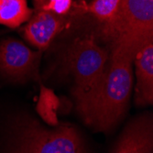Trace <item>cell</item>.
<instances>
[{
    "label": "cell",
    "instance_id": "obj_11",
    "mask_svg": "<svg viewBox=\"0 0 153 153\" xmlns=\"http://www.w3.org/2000/svg\"><path fill=\"white\" fill-rule=\"evenodd\" d=\"M122 0H93L86 10L101 23L112 19L118 9Z\"/></svg>",
    "mask_w": 153,
    "mask_h": 153
},
{
    "label": "cell",
    "instance_id": "obj_7",
    "mask_svg": "<svg viewBox=\"0 0 153 153\" xmlns=\"http://www.w3.org/2000/svg\"><path fill=\"white\" fill-rule=\"evenodd\" d=\"M112 153H153L152 116L145 113L131 120Z\"/></svg>",
    "mask_w": 153,
    "mask_h": 153
},
{
    "label": "cell",
    "instance_id": "obj_2",
    "mask_svg": "<svg viewBox=\"0 0 153 153\" xmlns=\"http://www.w3.org/2000/svg\"><path fill=\"white\" fill-rule=\"evenodd\" d=\"M102 25L101 34L111 44L109 54L134 61L137 52L153 41V0H122L116 15Z\"/></svg>",
    "mask_w": 153,
    "mask_h": 153
},
{
    "label": "cell",
    "instance_id": "obj_5",
    "mask_svg": "<svg viewBox=\"0 0 153 153\" xmlns=\"http://www.w3.org/2000/svg\"><path fill=\"white\" fill-rule=\"evenodd\" d=\"M41 53L16 39H4L0 42V74L14 82L39 81Z\"/></svg>",
    "mask_w": 153,
    "mask_h": 153
},
{
    "label": "cell",
    "instance_id": "obj_4",
    "mask_svg": "<svg viewBox=\"0 0 153 153\" xmlns=\"http://www.w3.org/2000/svg\"><path fill=\"white\" fill-rule=\"evenodd\" d=\"M109 60L108 51L93 36L76 39L67 50L66 70L74 80V97L86 94L99 82Z\"/></svg>",
    "mask_w": 153,
    "mask_h": 153
},
{
    "label": "cell",
    "instance_id": "obj_1",
    "mask_svg": "<svg viewBox=\"0 0 153 153\" xmlns=\"http://www.w3.org/2000/svg\"><path fill=\"white\" fill-rule=\"evenodd\" d=\"M133 83V60L109 54L105 73L95 86L74 97L78 115L95 131L112 130L128 112Z\"/></svg>",
    "mask_w": 153,
    "mask_h": 153
},
{
    "label": "cell",
    "instance_id": "obj_10",
    "mask_svg": "<svg viewBox=\"0 0 153 153\" xmlns=\"http://www.w3.org/2000/svg\"><path fill=\"white\" fill-rule=\"evenodd\" d=\"M58 105L59 98L56 96L55 93L45 85H40L37 111L42 119L50 126L54 127L58 125L56 117V109Z\"/></svg>",
    "mask_w": 153,
    "mask_h": 153
},
{
    "label": "cell",
    "instance_id": "obj_6",
    "mask_svg": "<svg viewBox=\"0 0 153 153\" xmlns=\"http://www.w3.org/2000/svg\"><path fill=\"white\" fill-rule=\"evenodd\" d=\"M67 24L68 18L46 11L33 10L30 19L23 27L22 35L38 51H43Z\"/></svg>",
    "mask_w": 153,
    "mask_h": 153
},
{
    "label": "cell",
    "instance_id": "obj_9",
    "mask_svg": "<svg viewBox=\"0 0 153 153\" xmlns=\"http://www.w3.org/2000/svg\"><path fill=\"white\" fill-rule=\"evenodd\" d=\"M32 13L27 0H0V25L16 29L27 23Z\"/></svg>",
    "mask_w": 153,
    "mask_h": 153
},
{
    "label": "cell",
    "instance_id": "obj_12",
    "mask_svg": "<svg viewBox=\"0 0 153 153\" xmlns=\"http://www.w3.org/2000/svg\"><path fill=\"white\" fill-rule=\"evenodd\" d=\"M33 10L50 12L55 15L67 18L73 7V0H32Z\"/></svg>",
    "mask_w": 153,
    "mask_h": 153
},
{
    "label": "cell",
    "instance_id": "obj_8",
    "mask_svg": "<svg viewBox=\"0 0 153 153\" xmlns=\"http://www.w3.org/2000/svg\"><path fill=\"white\" fill-rule=\"evenodd\" d=\"M133 64L136 77L133 86L135 104L138 106L149 105L153 102V41L137 52Z\"/></svg>",
    "mask_w": 153,
    "mask_h": 153
},
{
    "label": "cell",
    "instance_id": "obj_3",
    "mask_svg": "<svg viewBox=\"0 0 153 153\" xmlns=\"http://www.w3.org/2000/svg\"><path fill=\"white\" fill-rule=\"evenodd\" d=\"M7 153H88L78 130L69 124L44 127L33 117L21 118Z\"/></svg>",
    "mask_w": 153,
    "mask_h": 153
}]
</instances>
